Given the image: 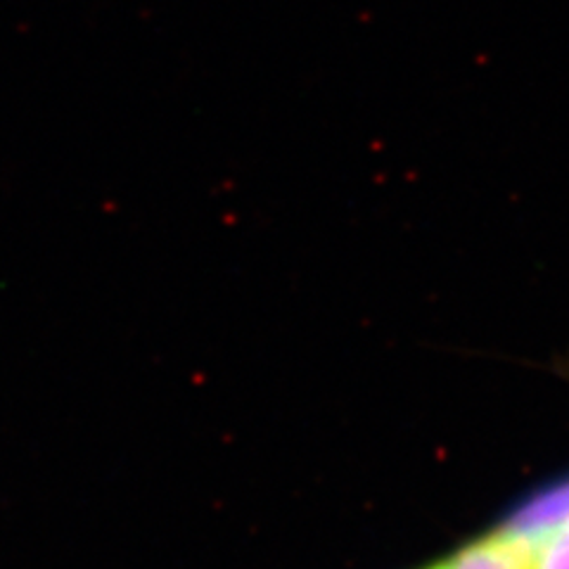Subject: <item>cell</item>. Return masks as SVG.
Returning a JSON list of instances; mask_svg holds the SVG:
<instances>
[{"mask_svg": "<svg viewBox=\"0 0 569 569\" xmlns=\"http://www.w3.org/2000/svg\"><path fill=\"white\" fill-rule=\"evenodd\" d=\"M569 515V479L553 485L550 489L527 498L510 518L498 527L506 537L518 541L531 558V550L537 548L550 531H553Z\"/></svg>", "mask_w": 569, "mask_h": 569, "instance_id": "6da1fadb", "label": "cell"}, {"mask_svg": "<svg viewBox=\"0 0 569 569\" xmlns=\"http://www.w3.org/2000/svg\"><path fill=\"white\" fill-rule=\"evenodd\" d=\"M427 569H529V553L496 529Z\"/></svg>", "mask_w": 569, "mask_h": 569, "instance_id": "7a4b0ae2", "label": "cell"}, {"mask_svg": "<svg viewBox=\"0 0 569 569\" xmlns=\"http://www.w3.org/2000/svg\"><path fill=\"white\" fill-rule=\"evenodd\" d=\"M529 569H569V515L531 550Z\"/></svg>", "mask_w": 569, "mask_h": 569, "instance_id": "3957f363", "label": "cell"}, {"mask_svg": "<svg viewBox=\"0 0 569 569\" xmlns=\"http://www.w3.org/2000/svg\"><path fill=\"white\" fill-rule=\"evenodd\" d=\"M425 569H427V567H425Z\"/></svg>", "mask_w": 569, "mask_h": 569, "instance_id": "277c9868", "label": "cell"}]
</instances>
